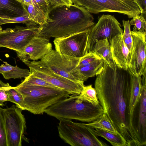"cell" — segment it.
<instances>
[{"label":"cell","instance_id":"cell-1","mask_svg":"<svg viewBox=\"0 0 146 146\" xmlns=\"http://www.w3.org/2000/svg\"><path fill=\"white\" fill-rule=\"evenodd\" d=\"M96 76L95 88L104 113L128 146H138L129 110L131 74L127 70L117 67L113 70L104 62L103 69Z\"/></svg>","mask_w":146,"mask_h":146},{"label":"cell","instance_id":"cell-2","mask_svg":"<svg viewBox=\"0 0 146 146\" xmlns=\"http://www.w3.org/2000/svg\"><path fill=\"white\" fill-rule=\"evenodd\" d=\"M94 24L91 13L81 7L72 4L50 7L45 23L39 25L38 35L60 37L88 29Z\"/></svg>","mask_w":146,"mask_h":146},{"label":"cell","instance_id":"cell-3","mask_svg":"<svg viewBox=\"0 0 146 146\" xmlns=\"http://www.w3.org/2000/svg\"><path fill=\"white\" fill-rule=\"evenodd\" d=\"M44 113L57 119H75L88 123L96 120L104 113L100 104L95 106L81 99L77 94H73L53 104Z\"/></svg>","mask_w":146,"mask_h":146},{"label":"cell","instance_id":"cell-4","mask_svg":"<svg viewBox=\"0 0 146 146\" xmlns=\"http://www.w3.org/2000/svg\"><path fill=\"white\" fill-rule=\"evenodd\" d=\"M15 87L23 97L21 109L35 115L43 114L48 107L71 94L58 87L30 85L22 82Z\"/></svg>","mask_w":146,"mask_h":146},{"label":"cell","instance_id":"cell-5","mask_svg":"<svg viewBox=\"0 0 146 146\" xmlns=\"http://www.w3.org/2000/svg\"><path fill=\"white\" fill-rule=\"evenodd\" d=\"M57 127L60 137L72 146H106L99 138L94 129L85 124L62 118Z\"/></svg>","mask_w":146,"mask_h":146},{"label":"cell","instance_id":"cell-6","mask_svg":"<svg viewBox=\"0 0 146 146\" xmlns=\"http://www.w3.org/2000/svg\"><path fill=\"white\" fill-rule=\"evenodd\" d=\"M17 55L29 68L30 73L35 76L71 94L79 95L82 92L84 83L74 82L55 73L40 60L30 61L22 54H17Z\"/></svg>","mask_w":146,"mask_h":146},{"label":"cell","instance_id":"cell-7","mask_svg":"<svg viewBox=\"0 0 146 146\" xmlns=\"http://www.w3.org/2000/svg\"><path fill=\"white\" fill-rule=\"evenodd\" d=\"M73 4L87 10L91 13H117L132 18L139 15L140 11L131 0H71Z\"/></svg>","mask_w":146,"mask_h":146},{"label":"cell","instance_id":"cell-8","mask_svg":"<svg viewBox=\"0 0 146 146\" xmlns=\"http://www.w3.org/2000/svg\"><path fill=\"white\" fill-rule=\"evenodd\" d=\"M81 58L61 54L52 50L40 61L55 73L74 82L84 83L77 68Z\"/></svg>","mask_w":146,"mask_h":146},{"label":"cell","instance_id":"cell-9","mask_svg":"<svg viewBox=\"0 0 146 146\" xmlns=\"http://www.w3.org/2000/svg\"><path fill=\"white\" fill-rule=\"evenodd\" d=\"M5 125L7 146H21L26 129L23 110L14 105L6 108H1Z\"/></svg>","mask_w":146,"mask_h":146},{"label":"cell","instance_id":"cell-10","mask_svg":"<svg viewBox=\"0 0 146 146\" xmlns=\"http://www.w3.org/2000/svg\"><path fill=\"white\" fill-rule=\"evenodd\" d=\"M39 25L16 26L0 31V48L4 47L22 53L26 46L35 36L38 35Z\"/></svg>","mask_w":146,"mask_h":146},{"label":"cell","instance_id":"cell-11","mask_svg":"<svg viewBox=\"0 0 146 146\" xmlns=\"http://www.w3.org/2000/svg\"><path fill=\"white\" fill-rule=\"evenodd\" d=\"M121 25L115 17L111 15H103L98 22L89 29L86 48V53L92 51L97 40L107 38L110 44L116 36L122 35Z\"/></svg>","mask_w":146,"mask_h":146},{"label":"cell","instance_id":"cell-12","mask_svg":"<svg viewBox=\"0 0 146 146\" xmlns=\"http://www.w3.org/2000/svg\"><path fill=\"white\" fill-rule=\"evenodd\" d=\"M89 29L55 38L53 42L55 50L61 54L82 57L87 53L86 48Z\"/></svg>","mask_w":146,"mask_h":146},{"label":"cell","instance_id":"cell-13","mask_svg":"<svg viewBox=\"0 0 146 146\" xmlns=\"http://www.w3.org/2000/svg\"><path fill=\"white\" fill-rule=\"evenodd\" d=\"M133 49L128 62L130 74L135 76H142L146 73V32L131 31Z\"/></svg>","mask_w":146,"mask_h":146},{"label":"cell","instance_id":"cell-14","mask_svg":"<svg viewBox=\"0 0 146 146\" xmlns=\"http://www.w3.org/2000/svg\"><path fill=\"white\" fill-rule=\"evenodd\" d=\"M140 97L131 116L133 131L138 146L146 145V78L141 76Z\"/></svg>","mask_w":146,"mask_h":146},{"label":"cell","instance_id":"cell-15","mask_svg":"<svg viewBox=\"0 0 146 146\" xmlns=\"http://www.w3.org/2000/svg\"><path fill=\"white\" fill-rule=\"evenodd\" d=\"M49 38L40 35L33 37L25 47L22 53L28 59H41L52 50Z\"/></svg>","mask_w":146,"mask_h":146},{"label":"cell","instance_id":"cell-16","mask_svg":"<svg viewBox=\"0 0 146 146\" xmlns=\"http://www.w3.org/2000/svg\"><path fill=\"white\" fill-rule=\"evenodd\" d=\"M122 35H117L112 39L111 49L113 60L117 66L127 70L131 53L123 41Z\"/></svg>","mask_w":146,"mask_h":146},{"label":"cell","instance_id":"cell-17","mask_svg":"<svg viewBox=\"0 0 146 146\" xmlns=\"http://www.w3.org/2000/svg\"><path fill=\"white\" fill-rule=\"evenodd\" d=\"M92 51L95 53L113 70L117 67L112 56L110 45L107 38L97 40Z\"/></svg>","mask_w":146,"mask_h":146},{"label":"cell","instance_id":"cell-18","mask_svg":"<svg viewBox=\"0 0 146 146\" xmlns=\"http://www.w3.org/2000/svg\"><path fill=\"white\" fill-rule=\"evenodd\" d=\"M25 12L22 4L17 0H0V17L19 16Z\"/></svg>","mask_w":146,"mask_h":146},{"label":"cell","instance_id":"cell-19","mask_svg":"<svg viewBox=\"0 0 146 146\" xmlns=\"http://www.w3.org/2000/svg\"><path fill=\"white\" fill-rule=\"evenodd\" d=\"M3 62L5 64L0 65V74H1L6 79L25 78L30 74V70L27 69L21 68L17 65L12 66L6 62Z\"/></svg>","mask_w":146,"mask_h":146},{"label":"cell","instance_id":"cell-20","mask_svg":"<svg viewBox=\"0 0 146 146\" xmlns=\"http://www.w3.org/2000/svg\"><path fill=\"white\" fill-rule=\"evenodd\" d=\"M81 80L84 82L88 78L97 76L100 73L104 68L102 59L98 60L87 66H77Z\"/></svg>","mask_w":146,"mask_h":146},{"label":"cell","instance_id":"cell-21","mask_svg":"<svg viewBox=\"0 0 146 146\" xmlns=\"http://www.w3.org/2000/svg\"><path fill=\"white\" fill-rule=\"evenodd\" d=\"M131 90L129 110L131 116L135 107L140 97L141 84V76H135L131 74Z\"/></svg>","mask_w":146,"mask_h":146},{"label":"cell","instance_id":"cell-22","mask_svg":"<svg viewBox=\"0 0 146 146\" xmlns=\"http://www.w3.org/2000/svg\"><path fill=\"white\" fill-rule=\"evenodd\" d=\"M94 131L98 136L103 137L113 146H128L124 139L117 133L97 129Z\"/></svg>","mask_w":146,"mask_h":146},{"label":"cell","instance_id":"cell-23","mask_svg":"<svg viewBox=\"0 0 146 146\" xmlns=\"http://www.w3.org/2000/svg\"><path fill=\"white\" fill-rule=\"evenodd\" d=\"M85 124L94 129H101L118 134L106 114L104 113L101 117L96 120L89 123Z\"/></svg>","mask_w":146,"mask_h":146},{"label":"cell","instance_id":"cell-24","mask_svg":"<svg viewBox=\"0 0 146 146\" xmlns=\"http://www.w3.org/2000/svg\"><path fill=\"white\" fill-rule=\"evenodd\" d=\"M78 96L81 99L89 102L95 106L100 104L96 91L91 84L84 85Z\"/></svg>","mask_w":146,"mask_h":146},{"label":"cell","instance_id":"cell-25","mask_svg":"<svg viewBox=\"0 0 146 146\" xmlns=\"http://www.w3.org/2000/svg\"><path fill=\"white\" fill-rule=\"evenodd\" d=\"M25 10V13L21 16L12 17H0V25L9 23H25L27 25L33 23L35 22L32 20L28 14Z\"/></svg>","mask_w":146,"mask_h":146},{"label":"cell","instance_id":"cell-26","mask_svg":"<svg viewBox=\"0 0 146 146\" xmlns=\"http://www.w3.org/2000/svg\"><path fill=\"white\" fill-rule=\"evenodd\" d=\"M6 92L8 97V101L15 103L17 107L21 109L23 97L21 94L16 87L10 86L7 90Z\"/></svg>","mask_w":146,"mask_h":146},{"label":"cell","instance_id":"cell-27","mask_svg":"<svg viewBox=\"0 0 146 146\" xmlns=\"http://www.w3.org/2000/svg\"><path fill=\"white\" fill-rule=\"evenodd\" d=\"M123 26L124 27L123 38V41L130 52H132L133 49V40L131 33L130 21L129 20L122 21Z\"/></svg>","mask_w":146,"mask_h":146},{"label":"cell","instance_id":"cell-28","mask_svg":"<svg viewBox=\"0 0 146 146\" xmlns=\"http://www.w3.org/2000/svg\"><path fill=\"white\" fill-rule=\"evenodd\" d=\"M22 83L33 85L49 87H56L43 79L35 76L31 73L28 76L25 78Z\"/></svg>","mask_w":146,"mask_h":146},{"label":"cell","instance_id":"cell-29","mask_svg":"<svg viewBox=\"0 0 146 146\" xmlns=\"http://www.w3.org/2000/svg\"><path fill=\"white\" fill-rule=\"evenodd\" d=\"M130 21V25H133V31L146 32V22L143 15L141 14L134 17Z\"/></svg>","mask_w":146,"mask_h":146},{"label":"cell","instance_id":"cell-30","mask_svg":"<svg viewBox=\"0 0 146 146\" xmlns=\"http://www.w3.org/2000/svg\"><path fill=\"white\" fill-rule=\"evenodd\" d=\"M23 5L33 21L38 25H41L45 23L44 21L37 12L33 4H29L27 5Z\"/></svg>","mask_w":146,"mask_h":146},{"label":"cell","instance_id":"cell-31","mask_svg":"<svg viewBox=\"0 0 146 146\" xmlns=\"http://www.w3.org/2000/svg\"><path fill=\"white\" fill-rule=\"evenodd\" d=\"M102 59L93 51L87 52L81 58L78 66H87Z\"/></svg>","mask_w":146,"mask_h":146},{"label":"cell","instance_id":"cell-32","mask_svg":"<svg viewBox=\"0 0 146 146\" xmlns=\"http://www.w3.org/2000/svg\"><path fill=\"white\" fill-rule=\"evenodd\" d=\"M0 106V146H7L4 123Z\"/></svg>","mask_w":146,"mask_h":146},{"label":"cell","instance_id":"cell-33","mask_svg":"<svg viewBox=\"0 0 146 146\" xmlns=\"http://www.w3.org/2000/svg\"><path fill=\"white\" fill-rule=\"evenodd\" d=\"M36 1L42 11L46 17L50 8V3L48 0H36Z\"/></svg>","mask_w":146,"mask_h":146},{"label":"cell","instance_id":"cell-34","mask_svg":"<svg viewBox=\"0 0 146 146\" xmlns=\"http://www.w3.org/2000/svg\"><path fill=\"white\" fill-rule=\"evenodd\" d=\"M146 0H134L133 1L139 8L141 13L143 15L146 14Z\"/></svg>","mask_w":146,"mask_h":146},{"label":"cell","instance_id":"cell-35","mask_svg":"<svg viewBox=\"0 0 146 146\" xmlns=\"http://www.w3.org/2000/svg\"><path fill=\"white\" fill-rule=\"evenodd\" d=\"M10 86L0 88V103L3 104L4 102L8 101L6 91Z\"/></svg>","mask_w":146,"mask_h":146},{"label":"cell","instance_id":"cell-36","mask_svg":"<svg viewBox=\"0 0 146 146\" xmlns=\"http://www.w3.org/2000/svg\"><path fill=\"white\" fill-rule=\"evenodd\" d=\"M33 5L40 16L44 21H46V15L42 11L36 3V0H31Z\"/></svg>","mask_w":146,"mask_h":146},{"label":"cell","instance_id":"cell-37","mask_svg":"<svg viewBox=\"0 0 146 146\" xmlns=\"http://www.w3.org/2000/svg\"><path fill=\"white\" fill-rule=\"evenodd\" d=\"M50 7H54L58 6L67 5L62 0H48Z\"/></svg>","mask_w":146,"mask_h":146},{"label":"cell","instance_id":"cell-38","mask_svg":"<svg viewBox=\"0 0 146 146\" xmlns=\"http://www.w3.org/2000/svg\"><path fill=\"white\" fill-rule=\"evenodd\" d=\"M22 4L25 5H27L29 4H33L31 0H23Z\"/></svg>","mask_w":146,"mask_h":146},{"label":"cell","instance_id":"cell-39","mask_svg":"<svg viewBox=\"0 0 146 146\" xmlns=\"http://www.w3.org/2000/svg\"><path fill=\"white\" fill-rule=\"evenodd\" d=\"M10 85L8 83H5L0 80V88L9 86Z\"/></svg>","mask_w":146,"mask_h":146},{"label":"cell","instance_id":"cell-40","mask_svg":"<svg viewBox=\"0 0 146 146\" xmlns=\"http://www.w3.org/2000/svg\"><path fill=\"white\" fill-rule=\"evenodd\" d=\"M64 1L68 6H70L72 4L71 0H62Z\"/></svg>","mask_w":146,"mask_h":146},{"label":"cell","instance_id":"cell-41","mask_svg":"<svg viewBox=\"0 0 146 146\" xmlns=\"http://www.w3.org/2000/svg\"><path fill=\"white\" fill-rule=\"evenodd\" d=\"M17 1H18L19 2L21 3H22L23 0H17Z\"/></svg>","mask_w":146,"mask_h":146},{"label":"cell","instance_id":"cell-42","mask_svg":"<svg viewBox=\"0 0 146 146\" xmlns=\"http://www.w3.org/2000/svg\"><path fill=\"white\" fill-rule=\"evenodd\" d=\"M4 105L3 104L0 103V106H3Z\"/></svg>","mask_w":146,"mask_h":146},{"label":"cell","instance_id":"cell-43","mask_svg":"<svg viewBox=\"0 0 146 146\" xmlns=\"http://www.w3.org/2000/svg\"><path fill=\"white\" fill-rule=\"evenodd\" d=\"M2 30V28L0 25V31Z\"/></svg>","mask_w":146,"mask_h":146},{"label":"cell","instance_id":"cell-44","mask_svg":"<svg viewBox=\"0 0 146 146\" xmlns=\"http://www.w3.org/2000/svg\"><path fill=\"white\" fill-rule=\"evenodd\" d=\"M132 0V1H134V0Z\"/></svg>","mask_w":146,"mask_h":146}]
</instances>
